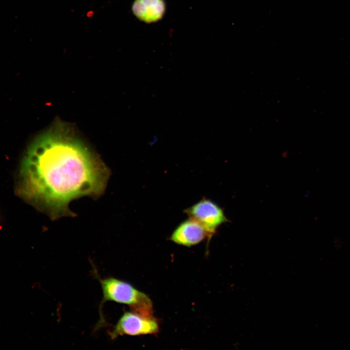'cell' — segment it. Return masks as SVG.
Segmentation results:
<instances>
[{
	"instance_id": "obj_6",
	"label": "cell",
	"mask_w": 350,
	"mask_h": 350,
	"mask_svg": "<svg viewBox=\"0 0 350 350\" xmlns=\"http://www.w3.org/2000/svg\"><path fill=\"white\" fill-rule=\"evenodd\" d=\"M131 10L137 19L145 23H152L164 17L166 4L165 0H134Z\"/></svg>"
},
{
	"instance_id": "obj_5",
	"label": "cell",
	"mask_w": 350,
	"mask_h": 350,
	"mask_svg": "<svg viewBox=\"0 0 350 350\" xmlns=\"http://www.w3.org/2000/svg\"><path fill=\"white\" fill-rule=\"evenodd\" d=\"M208 237L204 228L196 220L189 218L182 222L174 231L171 240L186 246L197 245Z\"/></svg>"
},
{
	"instance_id": "obj_4",
	"label": "cell",
	"mask_w": 350,
	"mask_h": 350,
	"mask_svg": "<svg viewBox=\"0 0 350 350\" xmlns=\"http://www.w3.org/2000/svg\"><path fill=\"white\" fill-rule=\"evenodd\" d=\"M185 211L190 218L196 220L204 228L209 239L220 226L228 221L222 209L206 199H202Z\"/></svg>"
},
{
	"instance_id": "obj_2",
	"label": "cell",
	"mask_w": 350,
	"mask_h": 350,
	"mask_svg": "<svg viewBox=\"0 0 350 350\" xmlns=\"http://www.w3.org/2000/svg\"><path fill=\"white\" fill-rule=\"evenodd\" d=\"M103 292L100 306V319L95 326L97 330L106 324L102 314L103 304L112 301L129 305L132 311L140 314L153 316V305L149 297L130 284L113 277L98 279Z\"/></svg>"
},
{
	"instance_id": "obj_1",
	"label": "cell",
	"mask_w": 350,
	"mask_h": 350,
	"mask_svg": "<svg viewBox=\"0 0 350 350\" xmlns=\"http://www.w3.org/2000/svg\"><path fill=\"white\" fill-rule=\"evenodd\" d=\"M109 171L66 128L58 125L28 147L18 174L16 192L55 219L72 213L73 200L97 197L104 192Z\"/></svg>"
},
{
	"instance_id": "obj_3",
	"label": "cell",
	"mask_w": 350,
	"mask_h": 350,
	"mask_svg": "<svg viewBox=\"0 0 350 350\" xmlns=\"http://www.w3.org/2000/svg\"><path fill=\"white\" fill-rule=\"evenodd\" d=\"M158 325L153 316H147L134 311L125 312L121 316L109 335L112 339L119 336H137L157 333Z\"/></svg>"
}]
</instances>
